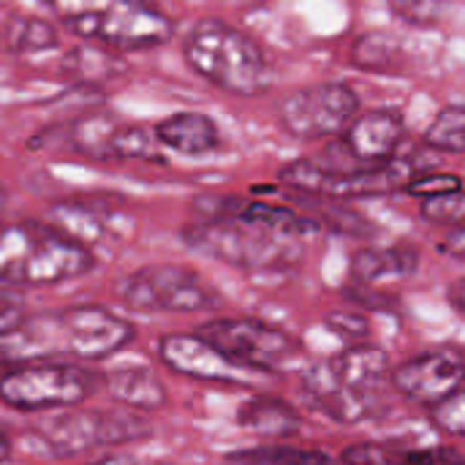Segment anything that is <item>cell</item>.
Returning <instances> with one entry per match:
<instances>
[{
  "label": "cell",
  "mask_w": 465,
  "mask_h": 465,
  "mask_svg": "<svg viewBox=\"0 0 465 465\" xmlns=\"http://www.w3.org/2000/svg\"><path fill=\"white\" fill-rule=\"evenodd\" d=\"M57 226L65 229L71 237L90 245L93 240H104L114 234V213L106 210V204L95 202H63L54 207Z\"/></svg>",
  "instance_id": "21"
},
{
  "label": "cell",
  "mask_w": 465,
  "mask_h": 465,
  "mask_svg": "<svg viewBox=\"0 0 465 465\" xmlns=\"http://www.w3.org/2000/svg\"><path fill=\"white\" fill-rule=\"evenodd\" d=\"M341 465H465L452 447H406L395 441H365L343 450Z\"/></svg>",
  "instance_id": "18"
},
{
  "label": "cell",
  "mask_w": 465,
  "mask_h": 465,
  "mask_svg": "<svg viewBox=\"0 0 465 465\" xmlns=\"http://www.w3.org/2000/svg\"><path fill=\"white\" fill-rule=\"evenodd\" d=\"M199 338L213 343L221 354H226L232 362L253 371V373H270L286 365L300 354V341L289 335L286 330H278L272 324H264L259 319H234L221 316L199 324L193 330Z\"/></svg>",
  "instance_id": "10"
},
{
  "label": "cell",
  "mask_w": 465,
  "mask_h": 465,
  "mask_svg": "<svg viewBox=\"0 0 465 465\" xmlns=\"http://www.w3.org/2000/svg\"><path fill=\"white\" fill-rule=\"evenodd\" d=\"M104 387L114 403L128 406L131 411H158L166 406V398H169L163 381L153 371L136 368V365L106 373Z\"/></svg>",
  "instance_id": "19"
},
{
  "label": "cell",
  "mask_w": 465,
  "mask_h": 465,
  "mask_svg": "<svg viewBox=\"0 0 465 465\" xmlns=\"http://www.w3.org/2000/svg\"><path fill=\"white\" fill-rule=\"evenodd\" d=\"M327 324L335 330H343L346 335H357V332H368V322L357 313H330Z\"/></svg>",
  "instance_id": "31"
},
{
  "label": "cell",
  "mask_w": 465,
  "mask_h": 465,
  "mask_svg": "<svg viewBox=\"0 0 465 465\" xmlns=\"http://www.w3.org/2000/svg\"><path fill=\"white\" fill-rule=\"evenodd\" d=\"M232 465H341L335 458L319 450H300L286 444H264L253 450H240L226 458Z\"/></svg>",
  "instance_id": "23"
},
{
  "label": "cell",
  "mask_w": 465,
  "mask_h": 465,
  "mask_svg": "<svg viewBox=\"0 0 465 465\" xmlns=\"http://www.w3.org/2000/svg\"><path fill=\"white\" fill-rule=\"evenodd\" d=\"M3 204H5V188H3V183H0V210H3Z\"/></svg>",
  "instance_id": "36"
},
{
  "label": "cell",
  "mask_w": 465,
  "mask_h": 465,
  "mask_svg": "<svg viewBox=\"0 0 465 465\" xmlns=\"http://www.w3.org/2000/svg\"><path fill=\"white\" fill-rule=\"evenodd\" d=\"M76 38L109 52H142L163 46L174 22L153 0H44Z\"/></svg>",
  "instance_id": "5"
},
{
  "label": "cell",
  "mask_w": 465,
  "mask_h": 465,
  "mask_svg": "<svg viewBox=\"0 0 465 465\" xmlns=\"http://www.w3.org/2000/svg\"><path fill=\"white\" fill-rule=\"evenodd\" d=\"M452 305H455L460 313H465V278L463 281H458L455 289H452Z\"/></svg>",
  "instance_id": "34"
},
{
  "label": "cell",
  "mask_w": 465,
  "mask_h": 465,
  "mask_svg": "<svg viewBox=\"0 0 465 465\" xmlns=\"http://www.w3.org/2000/svg\"><path fill=\"white\" fill-rule=\"evenodd\" d=\"M0 44L14 52V54H38V52H49L57 49L60 35L54 30V25H49L46 19L38 16H25V14H14L0 33Z\"/></svg>",
  "instance_id": "22"
},
{
  "label": "cell",
  "mask_w": 465,
  "mask_h": 465,
  "mask_svg": "<svg viewBox=\"0 0 465 465\" xmlns=\"http://www.w3.org/2000/svg\"><path fill=\"white\" fill-rule=\"evenodd\" d=\"M444 251H450V253H455V256L465 259V226L463 229H458V232H452V234L447 237Z\"/></svg>",
  "instance_id": "33"
},
{
  "label": "cell",
  "mask_w": 465,
  "mask_h": 465,
  "mask_svg": "<svg viewBox=\"0 0 465 465\" xmlns=\"http://www.w3.org/2000/svg\"><path fill=\"white\" fill-rule=\"evenodd\" d=\"M436 430L447 433V436H455V439H463L465 436V387L458 390L455 395H450L447 401H441L439 406H433V414H430Z\"/></svg>",
  "instance_id": "27"
},
{
  "label": "cell",
  "mask_w": 465,
  "mask_h": 465,
  "mask_svg": "<svg viewBox=\"0 0 465 465\" xmlns=\"http://www.w3.org/2000/svg\"><path fill=\"white\" fill-rule=\"evenodd\" d=\"M8 455H11V441H8L5 433H0V463L8 460Z\"/></svg>",
  "instance_id": "35"
},
{
  "label": "cell",
  "mask_w": 465,
  "mask_h": 465,
  "mask_svg": "<svg viewBox=\"0 0 465 465\" xmlns=\"http://www.w3.org/2000/svg\"><path fill=\"white\" fill-rule=\"evenodd\" d=\"M390 49H392V38L384 35V33H373V35H365V38L357 41L354 57L365 68H379V65H384V63L392 60Z\"/></svg>",
  "instance_id": "29"
},
{
  "label": "cell",
  "mask_w": 465,
  "mask_h": 465,
  "mask_svg": "<svg viewBox=\"0 0 465 465\" xmlns=\"http://www.w3.org/2000/svg\"><path fill=\"white\" fill-rule=\"evenodd\" d=\"M183 57L202 79L232 95H256L267 82L262 46L223 19H199L183 38Z\"/></svg>",
  "instance_id": "6"
},
{
  "label": "cell",
  "mask_w": 465,
  "mask_h": 465,
  "mask_svg": "<svg viewBox=\"0 0 465 465\" xmlns=\"http://www.w3.org/2000/svg\"><path fill=\"white\" fill-rule=\"evenodd\" d=\"M387 5L398 19H403L414 27L436 25L444 11V0H387Z\"/></svg>",
  "instance_id": "26"
},
{
  "label": "cell",
  "mask_w": 465,
  "mask_h": 465,
  "mask_svg": "<svg viewBox=\"0 0 465 465\" xmlns=\"http://www.w3.org/2000/svg\"><path fill=\"white\" fill-rule=\"evenodd\" d=\"M101 387V376L79 362H30L3 371L0 403L19 414L76 409Z\"/></svg>",
  "instance_id": "8"
},
{
  "label": "cell",
  "mask_w": 465,
  "mask_h": 465,
  "mask_svg": "<svg viewBox=\"0 0 465 465\" xmlns=\"http://www.w3.org/2000/svg\"><path fill=\"white\" fill-rule=\"evenodd\" d=\"M417 267H420V253L411 245L362 248L351 256L349 278L360 289H376L384 283H398L411 278Z\"/></svg>",
  "instance_id": "17"
},
{
  "label": "cell",
  "mask_w": 465,
  "mask_h": 465,
  "mask_svg": "<svg viewBox=\"0 0 465 465\" xmlns=\"http://www.w3.org/2000/svg\"><path fill=\"white\" fill-rule=\"evenodd\" d=\"M237 425L262 439H289L300 430V417L278 398H253L240 406Z\"/></svg>",
  "instance_id": "20"
},
{
  "label": "cell",
  "mask_w": 465,
  "mask_h": 465,
  "mask_svg": "<svg viewBox=\"0 0 465 465\" xmlns=\"http://www.w3.org/2000/svg\"><path fill=\"white\" fill-rule=\"evenodd\" d=\"M93 465H174L166 463V460H150V458H134V455H112V458H104Z\"/></svg>",
  "instance_id": "32"
},
{
  "label": "cell",
  "mask_w": 465,
  "mask_h": 465,
  "mask_svg": "<svg viewBox=\"0 0 465 465\" xmlns=\"http://www.w3.org/2000/svg\"><path fill=\"white\" fill-rule=\"evenodd\" d=\"M202 218L183 229V242L215 262L245 272H292L302 256V237L253 223L226 207V199L199 202Z\"/></svg>",
  "instance_id": "2"
},
{
  "label": "cell",
  "mask_w": 465,
  "mask_h": 465,
  "mask_svg": "<svg viewBox=\"0 0 465 465\" xmlns=\"http://www.w3.org/2000/svg\"><path fill=\"white\" fill-rule=\"evenodd\" d=\"M95 267V253L57 223H0V283L41 289L76 281Z\"/></svg>",
  "instance_id": "3"
},
{
  "label": "cell",
  "mask_w": 465,
  "mask_h": 465,
  "mask_svg": "<svg viewBox=\"0 0 465 465\" xmlns=\"http://www.w3.org/2000/svg\"><path fill=\"white\" fill-rule=\"evenodd\" d=\"M147 436L150 425L136 414L106 409H65L33 425L25 433V447L33 455L68 460L101 447H120Z\"/></svg>",
  "instance_id": "7"
},
{
  "label": "cell",
  "mask_w": 465,
  "mask_h": 465,
  "mask_svg": "<svg viewBox=\"0 0 465 465\" xmlns=\"http://www.w3.org/2000/svg\"><path fill=\"white\" fill-rule=\"evenodd\" d=\"M425 144L439 150V153H465V106L463 104H450L444 106L433 123L425 131Z\"/></svg>",
  "instance_id": "24"
},
{
  "label": "cell",
  "mask_w": 465,
  "mask_h": 465,
  "mask_svg": "<svg viewBox=\"0 0 465 465\" xmlns=\"http://www.w3.org/2000/svg\"><path fill=\"white\" fill-rule=\"evenodd\" d=\"M390 384L409 401L439 406L465 387V354L455 346H436L390 371Z\"/></svg>",
  "instance_id": "13"
},
{
  "label": "cell",
  "mask_w": 465,
  "mask_h": 465,
  "mask_svg": "<svg viewBox=\"0 0 465 465\" xmlns=\"http://www.w3.org/2000/svg\"><path fill=\"white\" fill-rule=\"evenodd\" d=\"M60 144L90 161H161L155 134L112 112H93L65 123Z\"/></svg>",
  "instance_id": "11"
},
{
  "label": "cell",
  "mask_w": 465,
  "mask_h": 465,
  "mask_svg": "<svg viewBox=\"0 0 465 465\" xmlns=\"http://www.w3.org/2000/svg\"><path fill=\"white\" fill-rule=\"evenodd\" d=\"M460 188H463V180H460L458 174L428 172V174L414 177V180L406 185V193H409V196H420V199L425 202V199L444 196V193H452V191H460Z\"/></svg>",
  "instance_id": "28"
},
{
  "label": "cell",
  "mask_w": 465,
  "mask_h": 465,
  "mask_svg": "<svg viewBox=\"0 0 465 465\" xmlns=\"http://www.w3.org/2000/svg\"><path fill=\"white\" fill-rule=\"evenodd\" d=\"M406 136L403 117L390 109L360 112L354 123L346 128V147L362 163H390Z\"/></svg>",
  "instance_id": "15"
},
{
  "label": "cell",
  "mask_w": 465,
  "mask_h": 465,
  "mask_svg": "<svg viewBox=\"0 0 465 465\" xmlns=\"http://www.w3.org/2000/svg\"><path fill=\"white\" fill-rule=\"evenodd\" d=\"M420 215L433 223V226H447L452 232L463 229L465 226V188L444 193V196H433L425 199L420 207Z\"/></svg>",
  "instance_id": "25"
},
{
  "label": "cell",
  "mask_w": 465,
  "mask_h": 465,
  "mask_svg": "<svg viewBox=\"0 0 465 465\" xmlns=\"http://www.w3.org/2000/svg\"><path fill=\"white\" fill-rule=\"evenodd\" d=\"M158 357L161 362L188 379L199 381H218V384H237L245 387L253 376V371L232 362L226 354H221L213 343L199 338L196 332H174L163 335L158 343Z\"/></svg>",
  "instance_id": "14"
},
{
  "label": "cell",
  "mask_w": 465,
  "mask_h": 465,
  "mask_svg": "<svg viewBox=\"0 0 465 465\" xmlns=\"http://www.w3.org/2000/svg\"><path fill=\"white\" fill-rule=\"evenodd\" d=\"M153 134L161 147L185 155L199 158L210 155L221 147V128L218 123L204 112H174L166 114L153 125Z\"/></svg>",
  "instance_id": "16"
},
{
  "label": "cell",
  "mask_w": 465,
  "mask_h": 465,
  "mask_svg": "<svg viewBox=\"0 0 465 465\" xmlns=\"http://www.w3.org/2000/svg\"><path fill=\"white\" fill-rule=\"evenodd\" d=\"M136 338V327L101 305H71L25 316L0 335V368L30 362H98Z\"/></svg>",
  "instance_id": "1"
},
{
  "label": "cell",
  "mask_w": 465,
  "mask_h": 465,
  "mask_svg": "<svg viewBox=\"0 0 465 465\" xmlns=\"http://www.w3.org/2000/svg\"><path fill=\"white\" fill-rule=\"evenodd\" d=\"M387 379V354L379 346L360 343L311 365L302 376V392L324 417L343 425H357L379 414L384 403L381 387Z\"/></svg>",
  "instance_id": "4"
},
{
  "label": "cell",
  "mask_w": 465,
  "mask_h": 465,
  "mask_svg": "<svg viewBox=\"0 0 465 465\" xmlns=\"http://www.w3.org/2000/svg\"><path fill=\"white\" fill-rule=\"evenodd\" d=\"M117 297L139 313H193L218 305V294L188 267L153 264L125 275Z\"/></svg>",
  "instance_id": "9"
},
{
  "label": "cell",
  "mask_w": 465,
  "mask_h": 465,
  "mask_svg": "<svg viewBox=\"0 0 465 465\" xmlns=\"http://www.w3.org/2000/svg\"><path fill=\"white\" fill-rule=\"evenodd\" d=\"M25 316H27L25 313V302L16 294L0 289V335L11 332L16 324H22Z\"/></svg>",
  "instance_id": "30"
},
{
  "label": "cell",
  "mask_w": 465,
  "mask_h": 465,
  "mask_svg": "<svg viewBox=\"0 0 465 465\" xmlns=\"http://www.w3.org/2000/svg\"><path fill=\"white\" fill-rule=\"evenodd\" d=\"M360 114V95L343 82L300 87L281 101V125L297 139H324L346 134Z\"/></svg>",
  "instance_id": "12"
}]
</instances>
